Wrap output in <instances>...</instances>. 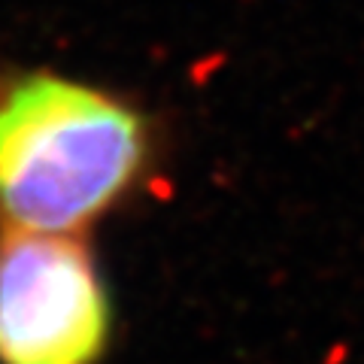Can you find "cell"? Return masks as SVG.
Wrapping results in <instances>:
<instances>
[{
  "label": "cell",
  "mask_w": 364,
  "mask_h": 364,
  "mask_svg": "<svg viewBox=\"0 0 364 364\" xmlns=\"http://www.w3.org/2000/svg\"><path fill=\"white\" fill-rule=\"evenodd\" d=\"M149 134L116 95L58 73L0 85V219L79 234L143 176Z\"/></svg>",
  "instance_id": "1"
},
{
  "label": "cell",
  "mask_w": 364,
  "mask_h": 364,
  "mask_svg": "<svg viewBox=\"0 0 364 364\" xmlns=\"http://www.w3.org/2000/svg\"><path fill=\"white\" fill-rule=\"evenodd\" d=\"M109 298L79 234L0 228V364H97Z\"/></svg>",
  "instance_id": "2"
}]
</instances>
